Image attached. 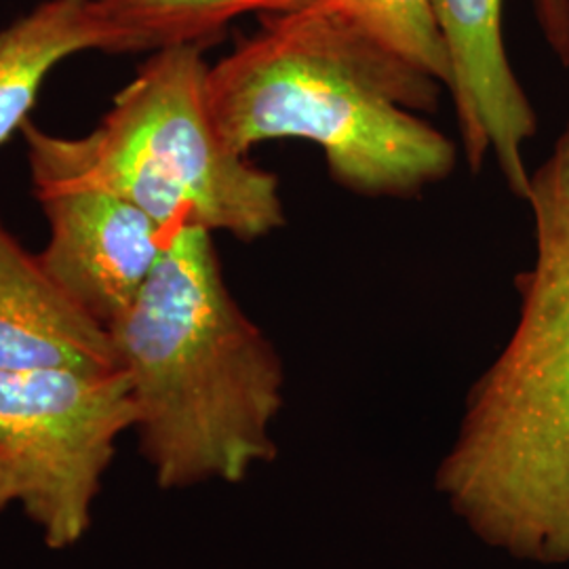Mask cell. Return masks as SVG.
I'll use <instances>...</instances> for the list:
<instances>
[{
  "label": "cell",
  "instance_id": "6da1fadb",
  "mask_svg": "<svg viewBox=\"0 0 569 569\" xmlns=\"http://www.w3.org/2000/svg\"><path fill=\"white\" fill-rule=\"evenodd\" d=\"M536 258L509 342L468 395L437 489L483 545L569 566V122L531 171Z\"/></svg>",
  "mask_w": 569,
  "mask_h": 569
},
{
  "label": "cell",
  "instance_id": "7a4b0ae2",
  "mask_svg": "<svg viewBox=\"0 0 569 569\" xmlns=\"http://www.w3.org/2000/svg\"><path fill=\"white\" fill-rule=\"evenodd\" d=\"M439 84L317 0L268 16L260 32L209 66L207 100L239 154L305 140L350 192L407 199L448 180L458 164L456 142L420 117L437 106Z\"/></svg>",
  "mask_w": 569,
  "mask_h": 569
},
{
  "label": "cell",
  "instance_id": "3957f363",
  "mask_svg": "<svg viewBox=\"0 0 569 569\" xmlns=\"http://www.w3.org/2000/svg\"><path fill=\"white\" fill-rule=\"evenodd\" d=\"M108 331L159 488L237 486L277 458L283 361L228 289L211 232H176Z\"/></svg>",
  "mask_w": 569,
  "mask_h": 569
},
{
  "label": "cell",
  "instance_id": "277c9868",
  "mask_svg": "<svg viewBox=\"0 0 569 569\" xmlns=\"http://www.w3.org/2000/svg\"><path fill=\"white\" fill-rule=\"evenodd\" d=\"M203 49L154 51L82 138L26 122L28 164L102 183L169 234L203 228L256 241L283 228L279 178L234 152L213 122Z\"/></svg>",
  "mask_w": 569,
  "mask_h": 569
},
{
  "label": "cell",
  "instance_id": "5b68a950",
  "mask_svg": "<svg viewBox=\"0 0 569 569\" xmlns=\"http://www.w3.org/2000/svg\"><path fill=\"white\" fill-rule=\"evenodd\" d=\"M133 427L121 369H0V512L20 507L49 549L79 545Z\"/></svg>",
  "mask_w": 569,
  "mask_h": 569
},
{
  "label": "cell",
  "instance_id": "8992f818",
  "mask_svg": "<svg viewBox=\"0 0 569 569\" xmlns=\"http://www.w3.org/2000/svg\"><path fill=\"white\" fill-rule=\"evenodd\" d=\"M49 239L41 264L61 289L110 327L138 298L173 234L102 183L30 167Z\"/></svg>",
  "mask_w": 569,
  "mask_h": 569
},
{
  "label": "cell",
  "instance_id": "52a82bcc",
  "mask_svg": "<svg viewBox=\"0 0 569 569\" xmlns=\"http://www.w3.org/2000/svg\"><path fill=\"white\" fill-rule=\"evenodd\" d=\"M432 7L448 47V89L468 167L479 171L496 161L510 194L526 201V146L538 119L505 47V0H432Z\"/></svg>",
  "mask_w": 569,
  "mask_h": 569
},
{
  "label": "cell",
  "instance_id": "ba28073f",
  "mask_svg": "<svg viewBox=\"0 0 569 569\" xmlns=\"http://www.w3.org/2000/svg\"><path fill=\"white\" fill-rule=\"evenodd\" d=\"M119 369L108 327L87 315L0 218V369Z\"/></svg>",
  "mask_w": 569,
  "mask_h": 569
},
{
  "label": "cell",
  "instance_id": "9c48e42d",
  "mask_svg": "<svg viewBox=\"0 0 569 569\" xmlns=\"http://www.w3.org/2000/svg\"><path fill=\"white\" fill-rule=\"evenodd\" d=\"M82 51L110 53L98 0H44L0 30V146L23 129L53 68Z\"/></svg>",
  "mask_w": 569,
  "mask_h": 569
},
{
  "label": "cell",
  "instance_id": "30bf717a",
  "mask_svg": "<svg viewBox=\"0 0 569 569\" xmlns=\"http://www.w3.org/2000/svg\"><path fill=\"white\" fill-rule=\"evenodd\" d=\"M317 0H98L110 32V53L161 51L216 39L244 13L284 16Z\"/></svg>",
  "mask_w": 569,
  "mask_h": 569
},
{
  "label": "cell",
  "instance_id": "8fae6325",
  "mask_svg": "<svg viewBox=\"0 0 569 569\" xmlns=\"http://www.w3.org/2000/svg\"><path fill=\"white\" fill-rule=\"evenodd\" d=\"M392 53L449 87L451 63L432 0H327Z\"/></svg>",
  "mask_w": 569,
  "mask_h": 569
},
{
  "label": "cell",
  "instance_id": "7c38bea8",
  "mask_svg": "<svg viewBox=\"0 0 569 569\" xmlns=\"http://www.w3.org/2000/svg\"><path fill=\"white\" fill-rule=\"evenodd\" d=\"M545 41L563 66H569V0H531Z\"/></svg>",
  "mask_w": 569,
  "mask_h": 569
}]
</instances>
